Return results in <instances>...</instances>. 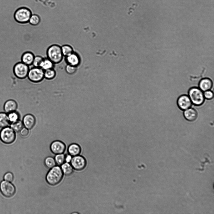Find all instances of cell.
<instances>
[{"label":"cell","mask_w":214,"mask_h":214,"mask_svg":"<svg viewBox=\"0 0 214 214\" xmlns=\"http://www.w3.org/2000/svg\"><path fill=\"white\" fill-rule=\"evenodd\" d=\"M46 55L47 57L55 65L61 62L64 58L61 46L57 44H52L48 47L46 50Z\"/></svg>","instance_id":"6da1fadb"},{"label":"cell","mask_w":214,"mask_h":214,"mask_svg":"<svg viewBox=\"0 0 214 214\" xmlns=\"http://www.w3.org/2000/svg\"><path fill=\"white\" fill-rule=\"evenodd\" d=\"M63 174L59 166H55L48 172L46 176V180L51 185L54 186L58 184L62 180Z\"/></svg>","instance_id":"7a4b0ae2"},{"label":"cell","mask_w":214,"mask_h":214,"mask_svg":"<svg viewBox=\"0 0 214 214\" xmlns=\"http://www.w3.org/2000/svg\"><path fill=\"white\" fill-rule=\"evenodd\" d=\"M32 14V13L30 9L26 7H21L15 11L13 17L16 22L24 24L29 23Z\"/></svg>","instance_id":"3957f363"},{"label":"cell","mask_w":214,"mask_h":214,"mask_svg":"<svg viewBox=\"0 0 214 214\" xmlns=\"http://www.w3.org/2000/svg\"><path fill=\"white\" fill-rule=\"evenodd\" d=\"M188 93L192 104L194 105L200 106L204 103L205 98L204 93L199 88L191 87L189 89Z\"/></svg>","instance_id":"277c9868"},{"label":"cell","mask_w":214,"mask_h":214,"mask_svg":"<svg viewBox=\"0 0 214 214\" xmlns=\"http://www.w3.org/2000/svg\"><path fill=\"white\" fill-rule=\"evenodd\" d=\"M15 138V132L11 127L7 126L3 128L0 132V139L4 144H11Z\"/></svg>","instance_id":"5b68a950"},{"label":"cell","mask_w":214,"mask_h":214,"mask_svg":"<svg viewBox=\"0 0 214 214\" xmlns=\"http://www.w3.org/2000/svg\"><path fill=\"white\" fill-rule=\"evenodd\" d=\"M29 69V66L21 61L15 64L13 68V72L17 78L23 79L27 77Z\"/></svg>","instance_id":"8992f818"},{"label":"cell","mask_w":214,"mask_h":214,"mask_svg":"<svg viewBox=\"0 0 214 214\" xmlns=\"http://www.w3.org/2000/svg\"><path fill=\"white\" fill-rule=\"evenodd\" d=\"M44 70L41 68L33 66L30 68L27 77L33 82H40L44 78Z\"/></svg>","instance_id":"52a82bcc"},{"label":"cell","mask_w":214,"mask_h":214,"mask_svg":"<svg viewBox=\"0 0 214 214\" xmlns=\"http://www.w3.org/2000/svg\"><path fill=\"white\" fill-rule=\"evenodd\" d=\"M0 190L4 196L10 197L14 194L16 189L14 185L10 182L3 180L0 183Z\"/></svg>","instance_id":"ba28073f"},{"label":"cell","mask_w":214,"mask_h":214,"mask_svg":"<svg viewBox=\"0 0 214 214\" xmlns=\"http://www.w3.org/2000/svg\"><path fill=\"white\" fill-rule=\"evenodd\" d=\"M70 162L73 169L77 171L83 170L86 167L87 164L86 159L79 155L72 157Z\"/></svg>","instance_id":"9c48e42d"},{"label":"cell","mask_w":214,"mask_h":214,"mask_svg":"<svg viewBox=\"0 0 214 214\" xmlns=\"http://www.w3.org/2000/svg\"><path fill=\"white\" fill-rule=\"evenodd\" d=\"M177 104L180 109L185 111L190 108L192 106V103L188 95H183L178 98Z\"/></svg>","instance_id":"30bf717a"},{"label":"cell","mask_w":214,"mask_h":214,"mask_svg":"<svg viewBox=\"0 0 214 214\" xmlns=\"http://www.w3.org/2000/svg\"><path fill=\"white\" fill-rule=\"evenodd\" d=\"M66 149L65 144L59 140H56L52 142L50 145L51 152L55 154H63Z\"/></svg>","instance_id":"8fae6325"},{"label":"cell","mask_w":214,"mask_h":214,"mask_svg":"<svg viewBox=\"0 0 214 214\" xmlns=\"http://www.w3.org/2000/svg\"><path fill=\"white\" fill-rule=\"evenodd\" d=\"M65 60L67 64L77 67L81 63V58L79 55L75 51L65 57Z\"/></svg>","instance_id":"7c38bea8"},{"label":"cell","mask_w":214,"mask_h":214,"mask_svg":"<svg viewBox=\"0 0 214 214\" xmlns=\"http://www.w3.org/2000/svg\"><path fill=\"white\" fill-rule=\"evenodd\" d=\"M22 122L24 127L28 129H30L32 128L34 125L35 123V119L32 114H28L23 117Z\"/></svg>","instance_id":"4fadbf2b"},{"label":"cell","mask_w":214,"mask_h":214,"mask_svg":"<svg viewBox=\"0 0 214 214\" xmlns=\"http://www.w3.org/2000/svg\"><path fill=\"white\" fill-rule=\"evenodd\" d=\"M34 56L33 52L30 51H26L22 54L21 56V61L30 66L32 65Z\"/></svg>","instance_id":"5bb4252c"},{"label":"cell","mask_w":214,"mask_h":214,"mask_svg":"<svg viewBox=\"0 0 214 214\" xmlns=\"http://www.w3.org/2000/svg\"><path fill=\"white\" fill-rule=\"evenodd\" d=\"M183 115L185 118L190 122L195 121L198 116L196 111L195 109L191 107L184 111Z\"/></svg>","instance_id":"9a60e30c"},{"label":"cell","mask_w":214,"mask_h":214,"mask_svg":"<svg viewBox=\"0 0 214 214\" xmlns=\"http://www.w3.org/2000/svg\"><path fill=\"white\" fill-rule=\"evenodd\" d=\"M213 83L211 80L209 78H205L202 79L200 81L199 88L203 91L210 90L211 88Z\"/></svg>","instance_id":"2e32d148"},{"label":"cell","mask_w":214,"mask_h":214,"mask_svg":"<svg viewBox=\"0 0 214 214\" xmlns=\"http://www.w3.org/2000/svg\"><path fill=\"white\" fill-rule=\"evenodd\" d=\"M18 107L16 102L14 100L10 99L7 101L4 105V111L7 113L15 111Z\"/></svg>","instance_id":"e0dca14e"},{"label":"cell","mask_w":214,"mask_h":214,"mask_svg":"<svg viewBox=\"0 0 214 214\" xmlns=\"http://www.w3.org/2000/svg\"><path fill=\"white\" fill-rule=\"evenodd\" d=\"M68 152L72 156L79 155L81 151V148L78 144L73 143L70 145L68 148Z\"/></svg>","instance_id":"ac0fdd59"},{"label":"cell","mask_w":214,"mask_h":214,"mask_svg":"<svg viewBox=\"0 0 214 214\" xmlns=\"http://www.w3.org/2000/svg\"><path fill=\"white\" fill-rule=\"evenodd\" d=\"M60 167L63 175L69 176L73 173V169L71 164L69 163L65 162Z\"/></svg>","instance_id":"d6986e66"},{"label":"cell","mask_w":214,"mask_h":214,"mask_svg":"<svg viewBox=\"0 0 214 214\" xmlns=\"http://www.w3.org/2000/svg\"><path fill=\"white\" fill-rule=\"evenodd\" d=\"M10 123L8 114L5 112H0V128L7 127Z\"/></svg>","instance_id":"ffe728a7"},{"label":"cell","mask_w":214,"mask_h":214,"mask_svg":"<svg viewBox=\"0 0 214 214\" xmlns=\"http://www.w3.org/2000/svg\"><path fill=\"white\" fill-rule=\"evenodd\" d=\"M55 64L47 57L44 58L40 67L44 70L54 68Z\"/></svg>","instance_id":"44dd1931"},{"label":"cell","mask_w":214,"mask_h":214,"mask_svg":"<svg viewBox=\"0 0 214 214\" xmlns=\"http://www.w3.org/2000/svg\"><path fill=\"white\" fill-rule=\"evenodd\" d=\"M62 54L65 57L73 53L74 51L72 46L68 44H65L61 46Z\"/></svg>","instance_id":"7402d4cb"},{"label":"cell","mask_w":214,"mask_h":214,"mask_svg":"<svg viewBox=\"0 0 214 214\" xmlns=\"http://www.w3.org/2000/svg\"><path fill=\"white\" fill-rule=\"evenodd\" d=\"M56 72L54 68L44 70V78L46 79L50 80L55 78L56 76Z\"/></svg>","instance_id":"603a6c76"},{"label":"cell","mask_w":214,"mask_h":214,"mask_svg":"<svg viewBox=\"0 0 214 214\" xmlns=\"http://www.w3.org/2000/svg\"><path fill=\"white\" fill-rule=\"evenodd\" d=\"M23 122L19 120L13 123H11L10 127L15 132H18L23 128Z\"/></svg>","instance_id":"cb8c5ba5"},{"label":"cell","mask_w":214,"mask_h":214,"mask_svg":"<svg viewBox=\"0 0 214 214\" xmlns=\"http://www.w3.org/2000/svg\"><path fill=\"white\" fill-rule=\"evenodd\" d=\"M44 163L45 166L50 169L56 165L54 158L51 156L47 157L44 160Z\"/></svg>","instance_id":"d4e9b609"},{"label":"cell","mask_w":214,"mask_h":214,"mask_svg":"<svg viewBox=\"0 0 214 214\" xmlns=\"http://www.w3.org/2000/svg\"><path fill=\"white\" fill-rule=\"evenodd\" d=\"M40 21V18L38 15L33 14L31 15L29 23L32 26H36L39 24Z\"/></svg>","instance_id":"484cf974"},{"label":"cell","mask_w":214,"mask_h":214,"mask_svg":"<svg viewBox=\"0 0 214 214\" xmlns=\"http://www.w3.org/2000/svg\"><path fill=\"white\" fill-rule=\"evenodd\" d=\"M8 117L10 123L15 122L19 120V114L15 111L8 113Z\"/></svg>","instance_id":"4316f807"},{"label":"cell","mask_w":214,"mask_h":214,"mask_svg":"<svg viewBox=\"0 0 214 214\" xmlns=\"http://www.w3.org/2000/svg\"><path fill=\"white\" fill-rule=\"evenodd\" d=\"M54 159L56 164L60 166L65 162V155L63 154H56Z\"/></svg>","instance_id":"83f0119b"},{"label":"cell","mask_w":214,"mask_h":214,"mask_svg":"<svg viewBox=\"0 0 214 214\" xmlns=\"http://www.w3.org/2000/svg\"><path fill=\"white\" fill-rule=\"evenodd\" d=\"M44 59V57L40 55L35 56L32 65L34 67H40Z\"/></svg>","instance_id":"f1b7e54d"},{"label":"cell","mask_w":214,"mask_h":214,"mask_svg":"<svg viewBox=\"0 0 214 214\" xmlns=\"http://www.w3.org/2000/svg\"><path fill=\"white\" fill-rule=\"evenodd\" d=\"M77 68V67L67 64L65 67V71L67 74L72 75L76 72Z\"/></svg>","instance_id":"f546056e"},{"label":"cell","mask_w":214,"mask_h":214,"mask_svg":"<svg viewBox=\"0 0 214 214\" xmlns=\"http://www.w3.org/2000/svg\"><path fill=\"white\" fill-rule=\"evenodd\" d=\"M3 178L5 180L11 182L13 180L14 176L12 173L8 172L4 175Z\"/></svg>","instance_id":"4dcf8cb0"},{"label":"cell","mask_w":214,"mask_h":214,"mask_svg":"<svg viewBox=\"0 0 214 214\" xmlns=\"http://www.w3.org/2000/svg\"><path fill=\"white\" fill-rule=\"evenodd\" d=\"M204 95L205 98L208 100H211L214 97L213 92L210 90H208L205 91L204 93Z\"/></svg>","instance_id":"1f68e13d"},{"label":"cell","mask_w":214,"mask_h":214,"mask_svg":"<svg viewBox=\"0 0 214 214\" xmlns=\"http://www.w3.org/2000/svg\"><path fill=\"white\" fill-rule=\"evenodd\" d=\"M20 132L21 135L23 137H27L29 134V129L25 127L23 128Z\"/></svg>","instance_id":"d6a6232c"},{"label":"cell","mask_w":214,"mask_h":214,"mask_svg":"<svg viewBox=\"0 0 214 214\" xmlns=\"http://www.w3.org/2000/svg\"><path fill=\"white\" fill-rule=\"evenodd\" d=\"M72 157L70 154H68L65 155V162L70 163L71 161Z\"/></svg>","instance_id":"836d02e7"}]
</instances>
